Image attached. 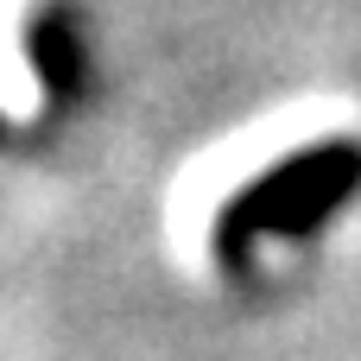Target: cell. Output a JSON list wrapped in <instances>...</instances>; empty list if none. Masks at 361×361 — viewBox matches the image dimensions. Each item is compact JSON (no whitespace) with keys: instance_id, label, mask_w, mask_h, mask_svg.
<instances>
[{"instance_id":"cell-1","label":"cell","mask_w":361,"mask_h":361,"mask_svg":"<svg viewBox=\"0 0 361 361\" xmlns=\"http://www.w3.org/2000/svg\"><path fill=\"white\" fill-rule=\"evenodd\" d=\"M355 190H361V140L298 146L292 159L267 165L254 184H241V190L216 209V228H209L216 267H222V273H241L260 241H273V235H279V241L317 235L330 216L349 209Z\"/></svg>"},{"instance_id":"cell-2","label":"cell","mask_w":361,"mask_h":361,"mask_svg":"<svg viewBox=\"0 0 361 361\" xmlns=\"http://www.w3.org/2000/svg\"><path fill=\"white\" fill-rule=\"evenodd\" d=\"M25 57L44 82L51 108H76L89 89V19L76 0H44L25 19Z\"/></svg>"}]
</instances>
